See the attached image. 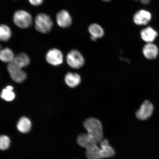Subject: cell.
Here are the masks:
<instances>
[{
  "instance_id": "cell-7",
  "label": "cell",
  "mask_w": 159,
  "mask_h": 159,
  "mask_svg": "<svg viewBox=\"0 0 159 159\" xmlns=\"http://www.w3.org/2000/svg\"><path fill=\"white\" fill-rule=\"evenodd\" d=\"M7 68L11 78L16 82H23L26 78V74L22 68L17 66L12 62L9 63Z\"/></svg>"
},
{
  "instance_id": "cell-6",
  "label": "cell",
  "mask_w": 159,
  "mask_h": 159,
  "mask_svg": "<svg viewBox=\"0 0 159 159\" xmlns=\"http://www.w3.org/2000/svg\"><path fill=\"white\" fill-rule=\"evenodd\" d=\"M154 111L153 105L150 101L146 100L136 111V115L139 120H145L152 116Z\"/></svg>"
},
{
  "instance_id": "cell-13",
  "label": "cell",
  "mask_w": 159,
  "mask_h": 159,
  "mask_svg": "<svg viewBox=\"0 0 159 159\" xmlns=\"http://www.w3.org/2000/svg\"><path fill=\"white\" fill-rule=\"evenodd\" d=\"M158 35V33L156 30L151 27L145 28L140 32L141 39L147 43H152Z\"/></svg>"
},
{
  "instance_id": "cell-23",
  "label": "cell",
  "mask_w": 159,
  "mask_h": 159,
  "mask_svg": "<svg viewBox=\"0 0 159 159\" xmlns=\"http://www.w3.org/2000/svg\"><path fill=\"white\" fill-rule=\"evenodd\" d=\"M103 2H110L112 1V0H102Z\"/></svg>"
},
{
  "instance_id": "cell-20",
  "label": "cell",
  "mask_w": 159,
  "mask_h": 159,
  "mask_svg": "<svg viewBox=\"0 0 159 159\" xmlns=\"http://www.w3.org/2000/svg\"><path fill=\"white\" fill-rule=\"evenodd\" d=\"M10 144L11 140L6 135H1L0 136V150H5L8 148Z\"/></svg>"
},
{
  "instance_id": "cell-24",
  "label": "cell",
  "mask_w": 159,
  "mask_h": 159,
  "mask_svg": "<svg viewBox=\"0 0 159 159\" xmlns=\"http://www.w3.org/2000/svg\"><path fill=\"white\" fill-rule=\"evenodd\" d=\"M134 1H139V0H134Z\"/></svg>"
},
{
  "instance_id": "cell-18",
  "label": "cell",
  "mask_w": 159,
  "mask_h": 159,
  "mask_svg": "<svg viewBox=\"0 0 159 159\" xmlns=\"http://www.w3.org/2000/svg\"><path fill=\"white\" fill-rule=\"evenodd\" d=\"M11 36V30L8 26L3 24L0 25V41H7Z\"/></svg>"
},
{
  "instance_id": "cell-21",
  "label": "cell",
  "mask_w": 159,
  "mask_h": 159,
  "mask_svg": "<svg viewBox=\"0 0 159 159\" xmlns=\"http://www.w3.org/2000/svg\"><path fill=\"white\" fill-rule=\"evenodd\" d=\"M29 1L31 5L34 6H38L42 3L44 0H29Z\"/></svg>"
},
{
  "instance_id": "cell-14",
  "label": "cell",
  "mask_w": 159,
  "mask_h": 159,
  "mask_svg": "<svg viewBox=\"0 0 159 159\" xmlns=\"http://www.w3.org/2000/svg\"><path fill=\"white\" fill-rule=\"evenodd\" d=\"M81 77L77 73L69 72L65 75L66 84L70 88H73L78 86L81 82Z\"/></svg>"
},
{
  "instance_id": "cell-4",
  "label": "cell",
  "mask_w": 159,
  "mask_h": 159,
  "mask_svg": "<svg viewBox=\"0 0 159 159\" xmlns=\"http://www.w3.org/2000/svg\"><path fill=\"white\" fill-rule=\"evenodd\" d=\"M13 20L15 24L21 29H26L31 25L33 19L30 14L24 10L16 11L13 15Z\"/></svg>"
},
{
  "instance_id": "cell-8",
  "label": "cell",
  "mask_w": 159,
  "mask_h": 159,
  "mask_svg": "<svg viewBox=\"0 0 159 159\" xmlns=\"http://www.w3.org/2000/svg\"><path fill=\"white\" fill-rule=\"evenodd\" d=\"M57 25L62 28H67L72 25L73 20L70 13L66 10L59 11L56 15Z\"/></svg>"
},
{
  "instance_id": "cell-15",
  "label": "cell",
  "mask_w": 159,
  "mask_h": 159,
  "mask_svg": "<svg viewBox=\"0 0 159 159\" xmlns=\"http://www.w3.org/2000/svg\"><path fill=\"white\" fill-rule=\"evenodd\" d=\"M12 62L20 68H22L29 64L30 60L27 54L21 53L16 56Z\"/></svg>"
},
{
  "instance_id": "cell-5",
  "label": "cell",
  "mask_w": 159,
  "mask_h": 159,
  "mask_svg": "<svg viewBox=\"0 0 159 159\" xmlns=\"http://www.w3.org/2000/svg\"><path fill=\"white\" fill-rule=\"evenodd\" d=\"M67 64L74 69H79L82 67L85 63L84 57L80 52L76 49H73L67 53L66 57Z\"/></svg>"
},
{
  "instance_id": "cell-19",
  "label": "cell",
  "mask_w": 159,
  "mask_h": 159,
  "mask_svg": "<svg viewBox=\"0 0 159 159\" xmlns=\"http://www.w3.org/2000/svg\"><path fill=\"white\" fill-rule=\"evenodd\" d=\"M12 86L9 85L3 89L1 94V98L7 101H11L15 99V94Z\"/></svg>"
},
{
  "instance_id": "cell-10",
  "label": "cell",
  "mask_w": 159,
  "mask_h": 159,
  "mask_svg": "<svg viewBox=\"0 0 159 159\" xmlns=\"http://www.w3.org/2000/svg\"><path fill=\"white\" fill-rule=\"evenodd\" d=\"M152 16L150 12L143 9L137 11L133 17V21L138 25H148L152 19Z\"/></svg>"
},
{
  "instance_id": "cell-25",
  "label": "cell",
  "mask_w": 159,
  "mask_h": 159,
  "mask_svg": "<svg viewBox=\"0 0 159 159\" xmlns=\"http://www.w3.org/2000/svg\"><path fill=\"white\" fill-rule=\"evenodd\" d=\"M1 45H0V48H1Z\"/></svg>"
},
{
  "instance_id": "cell-16",
  "label": "cell",
  "mask_w": 159,
  "mask_h": 159,
  "mask_svg": "<svg viewBox=\"0 0 159 159\" xmlns=\"http://www.w3.org/2000/svg\"><path fill=\"white\" fill-rule=\"evenodd\" d=\"M17 127L19 132L22 133H27L30 130L31 122L30 120L27 117H22L18 122Z\"/></svg>"
},
{
  "instance_id": "cell-1",
  "label": "cell",
  "mask_w": 159,
  "mask_h": 159,
  "mask_svg": "<svg viewBox=\"0 0 159 159\" xmlns=\"http://www.w3.org/2000/svg\"><path fill=\"white\" fill-rule=\"evenodd\" d=\"M83 126L87 133L80 134L77 137V142L79 146L85 148L89 144L100 143L103 140L102 126L100 121L91 117L84 121Z\"/></svg>"
},
{
  "instance_id": "cell-9",
  "label": "cell",
  "mask_w": 159,
  "mask_h": 159,
  "mask_svg": "<svg viewBox=\"0 0 159 159\" xmlns=\"http://www.w3.org/2000/svg\"><path fill=\"white\" fill-rule=\"evenodd\" d=\"M46 59L50 64L57 66L62 64L63 56L61 52L57 49H51L47 53Z\"/></svg>"
},
{
  "instance_id": "cell-2",
  "label": "cell",
  "mask_w": 159,
  "mask_h": 159,
  "mask_svg": "<svg viewBox=\"0 0 159 159\" xmlns=\"http://www.w3.org/2000/svg\"><path fill=\"white\" fill-rule=\"evenodd\" d=\"M101 148L97 144H89L85 147L87 159H101L111 157L115 154L114 149L109 144L107 139H103L100 143Z\"/></svg>"
},
{
  "instance_id": "cell-17",
  "label": "cell",
  "mask_w": 159,
  "mask_h": 159,
  "mask_svg": "<svg viewBox=\"0 0 159 159\" xmlns=\"http://www.w3.org/2000/svg\"><path fill=\"white\" fill-rule=\"evenodd\" d=\"M15 57L13 52L9 48L0 50V60L4 62L9 63L11 62Z\"/></svg>"
},
{
  "instance_id": "cell-22",
  "label": "cell",
  "mask_w": 159,
  "mask_h": 159,
  "mask_svg": "<svg viewBox=\"0 0 159 159\" xmlns=\"http://www.w3.org/2000/svg\"><path fill=\"white\" fill-rule=\"evenodd\" d=\"M141 3L144 5H148L150 3L151 0H139Z\"/></svg>"
},
{
  "instance_id": "cell-12",
  "label": "cell",
  "mask_w": 159,
  "mask_h": 159,
  "mask_svg": "<svg viewBox=\"0 0 159 159\" xmlns=\"http://www.w3.org/2000/svg\"><path fill=\"white\" fill-rule=\"evenodd\" d=\"M88 31L90 34V39L93 41L97 39L102 38L105 34V31L103 28L98 23L91 24L88 27Z\"/></svg>"
},
{
  "instance_id": "cell-11",
  "label": "cell",
  "mask_w": 159,
  "mask_h": 159,
  "mask_svg": "<svg viewBox=\"0 0 159 159\" xmlns=\"http://www.w3.org/2000/svg\"><path fill=\"white\" fill-rule=\"evenodd\" d=\"M143 54L145 58L150 60L157 58L159 54V49L153 43H148L144 45L142 49Z\"/></svg>"
},
{
  "instance_id": "cell-3",
  "label": "cell",
  "mask_w": 159,
  "mask_h": 159,
  "mask_svg": "<svg viewBox=\"0 0 159 159\" xmlns=\"http://www.w3.org/2000/svg\"><path fill=\"white\" fill-rule=\"evenodd\" d=\"M34 25L38 31L41 33L47 34L51 30L53 23L49 16L44 13H40L35 17Z\"/></svg>"
}]
</instances>
